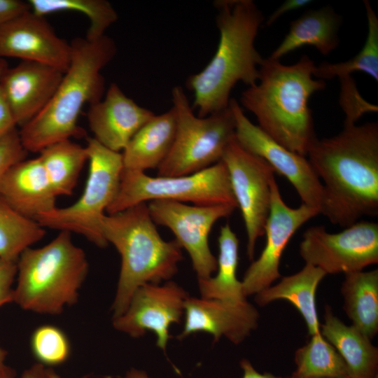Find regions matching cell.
I'll list each match as a JSON object with an SVG mask.
<instances>
[{"label": "cell", "instance_id": "3", "mask_svg": "<svg viewBox=\"0 0 378 378\" xmlns=\"http://www.w3.org/2000/svg\"><path fill=\"white\" fill-rule=\"evenodd\" d=\"M216 22L220 33L216 51L207 65L190 75L186 85L194 94L191 105L197 116L206 117L229 106L230 93L239 82L257 83L263 58L255 40L264 21L252 0H217Z\"/></svg>", "mask_w": 378, "mask_h": 378}, {"label": "cell", "instance_id": "34", "mask_svg": "<svg viewBox=\"0 0 378 378\" xmlns=\"http://www.w3.org/2000/svg\"><path fill=\"white\" fill-rule=\"evenodd\" d=\"M27 153L22 144L17 128L0 141V182L13 165L26 159Z\"/></svg>", "mask_w": 378, "mask_h": 378}, {"label": "cell", "instance_id": "28", "mask_svg": "<svg viewBox=\"0 0 378 378\" xmlns=\"http://www.w3.org/2000/svg\"><path fill=\"white\" fill-rule=\"evenodd\" d=\"M295 363L292 378L350 377L344 360L321 332L312 335L306 345L296 351Z\"/></svg>", "mask_w": 378, "mask_h": 378}, {"label": "cell", "instance_id": "1", "mask_svg": "<svg viewBox=\"0 0 378 378\" xmlns=\"http://www.w3.org/2000/svg\"><path fill=\"white\" fill-rule=\"evenodd\" d=\"M308 160L323 186L320 214L346 227L378 215V124H344L311 144Z\"/></svg>", "mask_w": 378, "mask_h": 378}, {"label": "cell", "instance_id": "12", "mask_svg": "<svg viewBox=\"0 0 378 378\" xmlns=\"http://www.w3.org/2000/svg\"><path fill=\"white\" fill-rule=\"evenodd\" d=\"M155 225L169 228L175 240L190 257L197 279H207L217 270V258L209 244V233L217 220L230 216L237 208L230 204L201 206L157 200L148 204Z\"/></svg>", "mask_w": 378, "mask_h": 378}, {"label": "cell", "instance_id": "19", "mask_svg": "<svg viewBox=\"0 0 378 378\" xmlns=\"http://www.w3.org/2000/svg\"><path fill=\"white\" fill-rule=\"evenodd\" d=\"M154 115L112 83L104 97L90 105L87 118L93 138L106 148L120 153Z\"/></svg>", "mask_w": 378, "mask_h": 378}, {"label": "cell", "instance_id": "35", "mask_svg": "<svg viewBox=\"0 0 378 378\" xmlns=\"http://www.w3.org/2000/svg\"><path fill=\"white\" fill-rule=\"evenodd\" d=\"M17 275V262L0 258V307L13 302V284Z\"/></svg>", "mask_w": 378, "mask_h": 378}, {"label": "cell", "instance_id": "46", "mask_svg": "<svg viewBox=\"0 0 378 378\" xmlns=\"http://www.w3.org/2000/svg\"><path fill=\"white\" fill-rule=\"evenodd\" d=\"M346 378H350V377H346Z\"/></svg>", "mask_w": 378, "mask_h": 378}, {"label": "cell", "instance_id": "37", "mask_svg": "<svg viewBox=\"0 0 378 378\" xmlns=\"http://www.w3.org/2000/svg\"><path fill=\"white\" fill-rule=\"evenodd\" d=\"M15 128L16 123L0 88V141Z\"/></svg>", "mask_w": 378, "mask_h": 378}, {"label": "cell", "instance_id": "15", "mask_svg": "<svg viewBox=\"0 0 378 378\" xmlns=\"http://www.w3.org/2000/svg\"><path fill=\"white\" fill-rule=\"evenodd\" d=\"M270 188V209L264 234L265 246L259 258L248 267L241 281L246 298L270 287L281 277V258L289 241L303 224L319 214L317 209L304 204L298 208L288 206L282 199L274 177Z\"/></svg>", "mask_w": 378, "mask_h": 378}, {"label": "cell", "instance_id": "20", "mask_svg": "<svg viewBox=\"0 0 378 378\" xmlns=\"http://www.w3.org/2000/svg\"><path fill=\"white\" fill-rule=\"evenodd\" d=\"M0 196L16 211L35 220L57 206V196L38 157L21 160L6 172Z\"/></svg>", "mask_w": 378, "mask_h": 378}, {"label": "cell", "instance_id": "38", "mask_svg": "<svg viewBox=\"0 0 378 378\" xmlns=\"http://www.w3.org/2000/svg\"><path fill=\"white\" fill-rule=\"evenodd\" d=\"M311 0H286L281 4L267 18L265 25L270 27L272 25L285 13L302 8L309 4Z\"/></svg>", "mask_w": 378, "mask_h": 378}, {"label": "cell", "instance_id": "23", "mask_svg": "<svg viewBox=\"0 0 378 378\" xmlns=\"http://www.w3.org/2000/svg\"><path fill=\"white\" fill-rule=\"evenodd\" d=\"M342 20L330 6L305 11L290 22L288 32L269 57L280 61L304 46H313L323 55H328L340 43L338 32Z\"/></svg>", "mask_w": 378, "mask_h": 378}, {"label": "cell", "instance_id": "6", "mask_svg": "<svg viewBox=\"0 0 378 378\" xmlns=\"http://www.w3.org/2000/svg\"><path fill=\"white\" fill-rule=\"evenodd\" d=\"M88 270L84 251L74 244L71 232L61 231L45 246L21 253L13 302L36 314H59L78 302Z\"/></svg>", "mask_w": 378, "mask_h": 378}, {"label": "cell", "instance_id": "26", "mask_svg": "<svg viewBox=\"0 0 378 378\" xmlns=\"http://www.w3.org/2000/svg\"><path fill=\"white\" fill-rule=\"evenodd\" d=\"M218 242L217 274L198 279L200 297L235 302L246 300L242 282L237 277L239 239L229 223L221 226Z\"/></svg>", "mask_w": 378, "mask_h": 378}, {"label": "cell", "instance_id": "40", "mask_svg": "<svg viewBox=\"0 0 378 378\" xmlns=\"http://www.w3.org/2000/svg\"><path fill=\"white\" fill-rule=\"evenodd\" d=\"M21 378H48L46 368L41 363H36L31 368L25 370Z\"/></svg>", "mask_w": 378, "mask_h": 378}, {"label": "cell", "instance_id": "11", "mask_svg": "<svg viewBox=\"0 0 378 378\" xmlns=\"http://www.w3.org/2000/svg\"><path fill=\"white\" fill-rule=\"evenodd\" d=\"M225 164L232 190L244 222L246 253L253 260L256 241L265 234L270 213L274 169L262 158L244 149L234 139L226 148Z\"/></svg>", "mask_w": 378, "mask_h": 378}, {"label": "cell", "instance_id": "43", "mask_svg": "<svg viewBox=\"0 0 378 378\" xmlns=\"http://www.w3.org/2000/svg\"><path fill=\"white\" fill-rule=\"evenodd\" d=\"M7 354V351L0 346V374L6 366L5 360Z\"/></svg>", "mask_w": 378, "mask_h": 378}, {"label": "cell", "instance_id": "8", "mask_svg": "<svg viewBox=\"0 0 378 378\" xmlns=\"http://www.w3.org/2000/svg\"><path fill=\"white\" fill-rule=\"evenodd\" d=\"M176 130L172 147L158 168V176H178L202 171L220 161L235 139V120L231 107L206 117L195 115L181 86L172 91Z\"/></svg>", "mask_w": 378, "mask_h": 378}, {"label": "cell", "instance_id": "5", "mask_svg": "<svg viewBox=\"0 0 378 378\" xmlns=\"http://www.w3.org/2000/svg\"><path fill=\"white\" fill-rule=\"evenodd\" d=\"M103 235L121 258L113 318L126 310L134 292L146 284L169 281L183 260L182 248L174 239L162 238L150 217L148 204L140 203L104 216Z\"/></svg>", "mask_w": 378, "mask_h": 378}, {"label": "cell", "instance_id": "7", "mask_svg": "<svg viewBox=\"0 0 378 378\" xmlns=\"http://www.w3.org/2000/svg\"><path fill=\"white\" fill-rule=\"evenodd\" d=\"M89 173L80 197L73 204L39 214L36 220L45 229L75 232L98 247L108 245L102 229L105 212L115 199L123 170L121 153L87 139Z\"/></svg>", "mask_w": 378, "mask_h": 378}, {"label": "cell", "instance_id": "29", "mask_svg": "<svg viewBox=\"0 0 378 378\" xmlns=\"http://www.w3.org/2000/svg\"><path fill=\"white\" fill-rule=\"evenodd\" d=\"M46 229L12 208L0 196V258L17 262L21 253L41 241Z\"/></svg>", "mask_w": 378, "mask_h": 378}, {"label": "cell", "instance_id": "21", "mask_svg": "<svg viewBox=\"0 0 378 378\" xmlns=\"http://www.w3.org/2000/svg\"><path fill=\"white\" fill-rule=\"evenodd\" d=\"M176 130V116L173 107L164 113L155 114L122 150L124 169L143 172L158 169L170 152Z\"/></svg>", "mask_w": 378, "mask_h": 378}, {"label": "cell", "instance_id": "2", "mask_svg": "<svg viewBox=\"0 0 378 378\" xmlns=\"http://www.w3.org/2000/svg\"><path fill=\"white\" fill-rule=\"evenodd\" d=\"M315 67L307 55L291 65L263 58L257 83L247 87L240 97V104L255 115L261 130L305 157L317 138L309 100L326 86L325 80L314 79Z\"/></svg>", "mask_w": 378, "mask_h": 378}, {"label": "cell", "instance_id": "41", "mask_svg": "<svg viewBox=\"0 0 378 378\" xmlns=\"http://www.w3.org/2000/svg\"><path fill=\"white\" fill-rule=\"evenodd\" d=\"M102 378H112L110 376H105ZM123 378H149L147 374L143 371L136 369H132Z\"/></svg>", "mask_w": 378, "mask_h": 378}, {"label": "cell", "instance_id": "17", "mask_svg": "<svg viewBox=\"0 0 378 378\" xmlns=\"http://www.w3.org/2000/svg\"><path fill=\"white\" fill-rule=\"evenodd\" d=\"M184 326L178 340L199 332H207L217 342L225 337L241 343L258 326L259 313L247 300L241 302L188 296L184 305Z\"/></svg>", "mask_w": 378, "mask_h": 378}, {"label": "cell", "instance_id": "39", "mask_svg": "<svg viewBox=\"0 0 378 378\" xmlns=\"http://www.w3.org/2000/svg\"><path fill=\"white\" fill-rule=\"evenodd\" d=\"M240 366L244 372L242 378H281L269 372L263 374L258 372L251 362L246 358L240 361Z\"/></svg>", "mask_w": 378, "mask_h": 378}, {"label": "cell", "instance_id": "32", "mask_svg": "<svg viewBox=\"0 0 378 378\" xmlns=\"http://www.w3.org/2000/svg\"><path fill=\"white\" fill-rule=\"evenodd\" d=\"M30 347L34 357L43 365L62 364L71 353L67 336L61 329L52 325H43L34 330Z\"/></svg>", "mask_w": 378, "mask_h": 378}, {"label": "cell", "instance_id": "45", "mask_svg": "<svg viewBox=\"0 0 378 378\" xmlns=\"http://www.w3.org/2000/svg\"><path fill=\"white\" fill-rule=\"evenodd\" d=\"M46 375L48 378H61L60 376L52 369L46 368Z\"/></svg>", "mask_w": 378, "mask_h": 378}, {"label": "cell", "instance_id": "13", "mask_svg": "<svg viewBox=\"0 0 378 378\" xmlns=\"http://www.w3.org/2000/svg\"><path fill=\"white\" fill-rule=\"evenodd\" d=\"M230 106L235 120L236 141L286 177L299 195L302 204L317 209L320 214L323 186L308 159L279 144L253 124L236 99H230Z\"/></svg>", "mask_w": 378, "mask_h": 378}, {"label": "cell", "instance_id": "30", "mask_svg": "<svg viewBox=\"0 0 378 378\" xmlns=\"http://www.w3.org/2000/svg\"><path fill=\"white\" fill-rule=\"evenodd\" d=\"M368 20V35L362 49L350 59L339 62H322L316 66L314 76L321 80L339 79L361 71L378 81V18L370 3L363 1Z\"/></svg>", "mask_w": 378, "mask_h": 378}, {"label": "cell", "instance_id": "18", "mask_svg": "<svg viewBox=\"0 0 378 378\" xmlns=\"http://www.w3.org/2000/svg\"><path fill=\"white\" fill-rule=\"evenodd\" d=\"M64 74L50 66L28 61L5 70L0 88L17 126L26 125L46 106Z\"/></svg>", "mask_w": 378, "mask_h": 378}, {"label": "cell", "instance_id": "27", "mask_svg": "<svg viewBox=\"0 0 378 378\" xmlns=\"http://www.w3.org/2000/svg\"><path fill=\"white\" fill-rule=\"evenodd\" d=\"M56 196L71 195L88 155L85 146L70 139L55 143L38 153Z\"/></svg>", "mask_w": 378, "mask_h": 378}, {"label": "cell", "instance_id": "42", "mask_svg": "<svg viewBox=\"0 0 378 378\" xmlns=\"http://www.w3.org/2000/svg\"><path fill=\"white\" fill-rule=\"evenodd\" d=\"M0 378H15V374L13 369L5 366L0 374Z\"/></svg>", "mask_w": 378, "mask_h": 378}, {"label": "cell", "instance_id": "36", "mask_svg": "<svg viewBox=\"0 0 378 378\" xmlns=\"http://www.w3.org/2000/svg\"><path fill=\"white\" fill-rule=\"evenodd\" d=\"M30 10L28 1L0 0V26Z\"/></svg>", "mask_w": 378, "mask_h": 378}, {"label": "cell", "instance_id": "25", "mask_svg": "<svg viewBox=\"0 0 378 378\" xmlns=\"http://www.w3.org/2000/svg\"><path fill=\"white\" fill-rule=\"evenodd\" d=\"M341 293L352 325L373 338L378 332V270L345 274Z\"/></svg>", "mask_w": 378, "mask_h": 378}, {"label": "cell", "instance_id": "9", "mask_svg": "<svg viewBox=\"0 0 378 378\" xmlns=\"http://www.w3.org/2000/svg\"><path fill=\"white\" fill-rule=\"evenodd\" d=\"M157 200L190 202L195 205L230 204L237 208L228 172L220 161L202 171L178 176H150L123 168L118 193L107 214Z\"/></svg>", "mask_w": 378, "mask_h": 378}, {"label": "cell", "instance_id": "24", "mask_svg": "<svg viewBox=\"0 0 378 378\" xmlns=\"http://www.w3.org/2000/svg\"><path fill=\"white\" fill-rule=\"evenodd\" d=\"M326 274L321 269L306 264L298 272L284 276L279 283L255 294V301L260 306H265L279 299L290 302L305 321L309 335L320 333L316 306L317 287Z\"/></svg>", "mask_w": 378, "mask_h": 378}, {"label": "cell", "instance_id": "14", "mask_svg": "<svg viewBox=\"0 0 378 378\" xmlns=\"http://www.w3.org/2000/svg\"><path fill=\"white\" fill-rule=\"evenodd\" d=\"M188 293L171 280L160 284H146L132 295L125 312L113 318L114 328L138 338L147 331L156 336V346L165 351L169 327L181 322Z\"/></svg>", "mask_w": 378, "mask_h": 378}, {"label": "cell", "instance_id": "10", "mask_svg": "<svg viewBox=\"0 0 378 378\" xmlns=\"http://www.w3.org/2000/svg\"><path fill=\"white\" fill-rule=\"evenodd\" d=\"M300 254L326 274L362 271L378 262V223L357 221L337 233L312 226L303 234Z\"/></svg>", "mask_w": 378, "mask_h": 378}, {"label": "cell", "instance_id": "44", "mask_svg": "<svg viewBox=\"0 0 378 378\" xmlns=\"http://www.w3.org/2000/svg\"><path fill=\"white\" fill-rule=\"evenodd\" d=\"M8 68V64L4 59L0 58V78L5 70Z\"/></svg>", "mask_w": 378, "mask_h": 378}, {"label": "cell", "instance_id": "4", "mask_svg": "<svg viewBox=\"0 0 378 378\" xmlns=\"http://www.w3.org/2000/svg\"><path fill=\"white\" fill-rule=\"evenodd\" d=\"M71 46L69 66L52 99L18 130L27 152L39 153L55 143L82 136L77 123L83 106L99 102L105 94L101 71L116 55L115 41L106 35L94 41L77 37Z\"/></svg>", "mask_w": 378, "mask_h": 378}, {"label": "cell", "instance_id": "31", "mask_svg": "<svg viewBox=\"0 0 378 378\" xmlns=\"http://www.w3.org/2000/svg\"><path fill=\"white\" fill-rule=\"evenodd\" d=\"M31 10L40 16L59 11L83 13L90 20L85 38L94 41L105 34L118 18V13L106 0H29Z\"/></svg>", "mask_w": 378, "mask_h": 378}, {"label": "cell", "instance_id": "16", "mask_svg": "<svg viewBox=\"0 0 378 378\" xmlns=\"http://www.w3.org/2000/svg\"><path fill=\"white\" fill-rule=\"evenodd\" d=\"M71 57V43L59 37L44 16L31 10L0 26V58L41 63L64 73Z\"/></svg>", "mask_w": 378, "mask_h": 378}, {"label": "cell", "instance_id": "22", "mask_svg": "<svg viewBox=\"0 0 378 378\" xmlns=\"http://www.w3.org/2000/svg\"><path fill=\"white\" fill-rule=\"evenodd\" d=\"M323 317L321 334L342 356L350 377L378 378V348L353 325L346 326L335 316L328 305Z\"/></svg>", "mask_w": 378, "mask_h": 378}, {"label": "cell", "instance_id": "33", "mask_svg": "<svg viewBox=\"0 0 378 378\" xmlns=\"http://www.w3.org/2000/svg\"><path fill=\"white\" fill-rule=\"evenodd\" d=\"M340 104L345 114L344 124H356L364 113L377 112V106L361 97L351 76L340 78Z\"/></svg>", "mask_w": 378, "mask_h": 378}]
</instances>
